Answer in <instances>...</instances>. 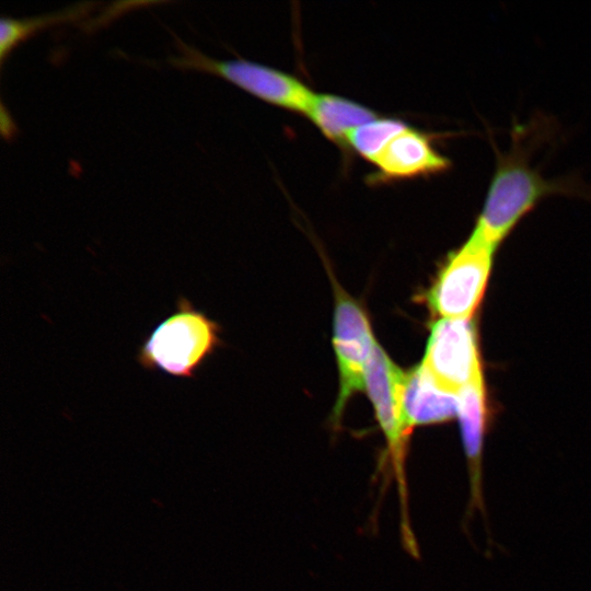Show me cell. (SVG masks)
Here are the masks:
<instances>
[{
  "label": "cell",
  "mask_w": 591,
  "mask_h": 591,
  "mask_svg": "<svg viewBox=\"0 0 591 591\" xmlns=\"http://www.w3.org/2000/svg\"><path fill=\"white\" fill-rule=\"evenodd\" d=\"M514 134L508 152L496 150V170L474 228L495 246L546 196L579 192L576 183L545 179L530 164L529 151Z\"/></svg>",
  "instance_id": "cell-1"
},
{
  "label": "cell",
  "mask_w": 591,
  "mask_h": 591,
  "mask_svg": "<svg viewBox=\"0 0 591 591\" xmlns=\"http://www.w3.org/2000/svg\"><path fill=\"white\" fill-rule=\"evenodd\" d=\"M221 326L187 298L179 297L176 310L158 323L138 348L136 360L147 371L179 379H194L221 347Z\"/></svg>",
  "instance_id": "cell-2"
},
{
  "label": "cell",
  "mask_w": 591,
  "mask_h": 591,
  "mask_svg": "<svg viewBox=\"0 0 591 591\" xmlns=\"http://www.w3.org/2000/svg\"><path fill=\"white\" fill-rule=\"evenodd\" d=\"M178 55L170 63L220 77L247 93L278 107L306 115L315 94L297 77L246 59L218 60L176 37Z\"/></svg>",
  "instance_id": "cell-3"
},
{
  "label": "cell",
  "mask_w": 591,
  "mask_h": 591,
  "mask_svg": "<svg viewBox=\"0 0 591 591\" xmlns=\"http://www.w3.org/2000/svg\"><path fill=\"white\" fill-rule=\"evenodd\" d=\"M405 378L406 373L376 343L368 363L364 389L392 457L402 507L403 536H410L413 533L407 512L405 457L412 429L404 413Z\"/></svg>",
  "instance_id": "cell-4"
},
{
  "label": "cell",
  "mask_w": 591,
  "mask_h": 591,
  "mask_svg": "<svg viewBox=\"0 0 591 591\" xmlns=\"http://www.w3.org/2000/svg\"><path fill=\"white\" fill-rule=\"evenodd\" d=\"M496 247L477 230L472 231L427 292L426 300L436 314L441 318L470 320L485 290Z\"/></svg>",
  "instance_id": "cell-5"
},
{
  "label": "cell",
  "mask_w": 591,
  "mask_h": 591,
  "mask_svg": "<svg viewBox=\"0 0 591 591\" xmlns=\"http://www.w3.org/2000/svg\"><path fill=\"white\" fill-rule=\"evenodd\" d=\"M334 292L333 346L339 373V391L333 420L338 422L350 397L366 387V372L376 340L359 303L337 283Z\"/></svg>",
  "instance_id": "cell-6"
},
{
  "label": "cell",
  "mask_w": 591,
  "mask_h": 591,
  "mask_svg": "<svg viewBox=\"0 0 591 591\" xmlns=\"http://www.w3.org/2000/svg\"><path fill=\"white\" fill-rule=\"evenodd\" d=\"M420 364L441 390L455 395L473 384L482 383L476 334L471 321H436L430 327Z\"/></svg>",
  "instance_id": "cell-7"
},
{
  "label": "cell",
  "mask_w": 591,
  "mask_h": 591,
  "mask_svg": "<svg viewBox=\"0 0 591 591\" xmlns=\"http://www.w3.org/2000/svg\"><path fill=\"white\" fill-rule=\"evenodd\" d=\"M437 137L413 127L406 128L374 161L375 171L368 175V183L378 185L447 172L452 163L434 146Z\"/></svg>",
  "instance_id": "cell-8"
},
{
  "label": "cell",
  "mask_w": 591,
  "mask_h": 591,
  "mask_svg": "<svg viewBox=\"0 0 591 591\" xmlns=\"http://www.w3.org/2000/svg\"><path fill=\"white\" fill-rule=\"evenodd\" d=\"M459 395L441 390L421 364L406 373L404 413L409 428L459 416Z\"/></svg>",
  "instance_id": "cell-9"
},
{
  "label": "cell",
  "mask_w": 591,
  "mask_h": 591,
  "mask_svg": "<svg viewBox=\"0 0 591 591\" xmlns=\"http://www.w3.org/2000/svg\"><path fill=\"white\" fill-rule=\"evenodd\" d=\"M462 438L468 462L471 498L468 510L485 511L482 482V447L485 429V393L483 382L473 384L459 394Z\"/></svg>",
  "instance_id": "cell-10"
},
{
  "label": "cell",
  "mask_w": 591,
  "mask_h": 591,
  "mask_svg": "<svg viewBox=\"0 0 591 591\" xmlns=\"http://www.w3.org/2000/svg\"><path fill=\"white\" fill-rule=\"evenodd\" d=\"M325 138L346 148V136L354 128L379 117L372 108L345 96L316 93L305 115Z\"/></svg>",
  "instance_id": "cell-11"
},
{
  "label": "cell",
  "mask_w": 591,
  "mask_h": 591,
  "mask_svg": "<svg viewBox=\"0 0 591 591\" xmlns=\"http://www.w3.org/2000/svg\"><path fill=\"white\" fill-rule=\"evenodd\" d=\"M94 3L90 2L80 3L61 11L35 18H2L0 23L1 65L4 62L5 57L11 53V50L23 40L27 39L45 27L79 19V16L88 13L90 7Z\"/></svg>",
  "instance_id": "cell-12"
},
{
  "label": "cell",
  "mask_w": 591,
  "mask_h": 591,
  "mask_svg": "<svg viewBox=\"0 0 591 591\" xmlns=\"http://www.w3.org/2000/svg\"><path fill=\"white\" fill-rule=\"evenodd\" d=\"M409 126L395 117H378L362 124L346 136V148L374 163L386 146Z\"/></svg>",
  "instance_id": "cell-13"
}]
</instances>
